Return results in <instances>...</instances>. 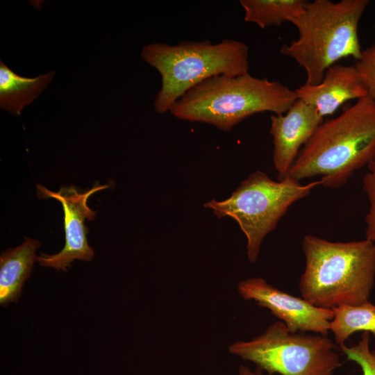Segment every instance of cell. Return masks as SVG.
<instances>
[{
  "mask_svg": "<svg viewBox=\"0 0 375 375\" xmlns=\"http://www.w3.org/2000/svg\"><path fill=\"white\" fill-rule=\"evenodd\" d=\"M295 90L278 81L220 75L195 85L170 108L175 117L213 125L228 131L258 112L285 113L297 100Z\"/></svg>",
  "mask_w": 375,
  "mask_h": 375,
  "instance_id": "cell-3",
  "label": "cell"
},
{
  "mask_svg": "<svg viewBox=\"0 0 375 375\" xmlns=\"http://www.w3.org/2000/svg\"><path fill=\"white\" fill-rule=\"evenodd\" d=\"M141 57L161 76V88L153 103L159 114L169 111L179 98L203 81L247 74L249 69L247 45L231 39L215 44L207 40L176 45L151 43L142 48Z\"/></svg>",
  "mask_w": 375,
  "mask_h": 375,
  "instance_id": "cell-5",
  "label": "cell"
},
{
  "mask_svg": "<svg viewBox=\"0 0 375 375\" xmlns=\"http://www.w3.org/2000/svg\"><path fill=\"white\" fill-rule=\"evenodd\" d=\"M270 119L273 161L278 180H282L324 118L315 108L297 99L285 113L273 114Z\"/></svg>",
  "mask_w": 375,
  "mask_h": 375,
  "instance_id": "cell-10",
  "label": "cell"
},
{
  "mask_svg": "<svg viewBox=\"0 0 375 375\" xmlns=\"http://www.w3.org/2000/svg\"><path fill=\"white\" fill-rule=\"evenodd\" d=\"M369 3V0L308 2L292 23L297 39L280 49L305 69V83L318 84L326 70L344 58H360L358 26Z\"/></svg>",
  "mask_w": 375,
  "mask_h": 375,
  "instance_id": "cell-4",
  "label": "cell"
},
{
  "mask_svg": "<svg viewBox=\"0 0 375 375\" xmlns=\"http://www.w3.org/2000/svg\"><path fill=\"white\" fill-rule=\"evenodd\" d=\"M238 291L245 300L268 309L293 333L312 332L327 335L333 317L331 309L314 306L302 297L279 290L260 277L239 283Z\"/></svg>",
  "mask_w": 375,
  "mask_h": 375,
  "instance_id": "cell-9",
  "label": "cell"
},
{
  "mask_svg": "<svg viewBox=\"0 0 375 375\" xmlns=\"http://www.w3.org/2000/svg\"><path fill=\"white\" fill-rule=\"evenodd\" d=\"M369 342L370 334L364 332L358 343L349 347L344 344L339 347L347 360L360 366L362 375H375V350L370 349Z\"/></svg>",
  "mask_w": 375,
  "mask_h": 375,
  "instance_id": "cell-16",
  "label": "cell"
},
{
  "mask_svg": "<svg viewBox=\"0 0 375 375\" xmlns=\"http://www.w3.org/2000/svg\"><path fill=\"white\" fill-rule=\"evenodd\" d=\"M238 375H265V374L258 368L251 370L246 366L240 365L238 369Z\"/></svg>",
  "mask_w": 375,
  "mask_h": 375,
  "instance_id": "cell-19",
  "label": "cell"
},
{
  "mask_svg": "<svg viewBox=\"0 0 375 375\" xmlns=\"http://www.w3.org/2000/svg\"><path fill=\"white\" fill-rule=\"evenodd\" d=\"M40 242L26 238L19 246L3 252L0 257V303L6 306L16 302L23 285L29 277L34 262L35 251Z\"/></svg>",
  "mask_w": 375,
  "mask_h": 375,
  "instance_id": "cell-12",
  "label": "cell"
},
{
  "mask_svg": "<svg viewBox=\"0 0 375 375\" xmlns=\"http://www.w3.org/2000/svg\"><path fill=\"white\" fill-rule=\"evenodd\" d=\"M319 185V180L305 185L290 176L274 181L258 170L242 181L226 199H212L203 206L218 218L230 217L238 223L247 238L248 259L255 262L264 238L289 208Z\"/></svg>",
  "mask_w": 375,
  "mask_h": 375,
  "instance_id": "cell-6",
  "label": "cell"
},
{
  "mask_svg": "<svg viewBox=\"0 0 375 375\" xmlns=\"http://www.w3.org/2000/svg\"><path fill=\"white\" fill-rule=\"evenodd\" d=\"M354 66L367 96L375 102V44L362 51L361 56Z\"/></svg>",
  "mask_w": 375,
  "mask_h": 375,
  "instance_id": "cell-18",
  "label": "cell"
},
{
  "mask_svg": "<svg viewBox=\"0 0 375 375\" xmlns=\"http://www.w3.org/2000/svg\"><path fill=\"white\" fill-rule=\"evenodd\" d=\"M338 345L327 335L291 333L281 321L249 341H237L228 351L269 375H334L341 366Z\"/></svg>",
  "mask_w": 375,
  "mask_h": 375,
  "instance_id": "cell-7",
  "label": "cell"
},
{
  "mask_svg": "<svg viewBox=\"0 0 375 375\" xmlns=\"http://www.w3.org/2000/svg\"><path fill=\"white\" fill-rule=\"evenodd\" d=\"M367 166L368 170L362 178V188L369 201L365 219V238L375 243V153Z\"/></svg>",
  "mask_w": 375,
  "mask_h": 375,
  "instance_id": "cell-17",
  "label": "cell"
},
{
  "mask_svg": "<svg viewBox=\"0 0 375 375\" xmlns=\"http://www.w3.org/2000/svg\"><path fill=\"white\" fill-rule=\"evenodd\" d=\"M56 71L34 78L24 77L15 73L0 60V108L14 115L35 100L47 88Z\"/></svg>",
  "mask_w": 375,
  "mask_h": 375,
  "instance_id": "cell-13",
  "label": "cell"
},
{
  "mask_svg": "<svg viewBox=\"0 0 375 375\" xmlns=\"http://www.w3.org/2000/svg\"><path fill=\"white\" fill-rule=\"evenodd\" d=\"M305 268L299 278L301 297L333 309L369 301L375 280V243L367 239L331 242L312 235L301 242Z\"/></svg>",
  "mask_w": 375,
  "mask_h": 375,
  "instance_id": "cell-2",
  "label": "cell"
},
{
  "mask_svg": "<svg viewBox=\"0 0 375 375\" xmlns=\"http://www.w3.org/2000/svg\"><path fill=\"white\" fill-rule=\"evenodd\" d=\"M306 0H241L244 21L261 28L292 22L305 9Z\"/></svg>",
  "mask_w": 375,
  "mask_h": 375,
  "instance_id": "cell-14",
  "label": "cell"
},
{
  "mask_svg": "<svg viewBox=\"0 0 375 375\" xmlns=\"http://www.w3.org/2000/svg\"><path fill=\"white\" fill-rule=\"evenodd\" d=\"M295 92L298 99L315 108L323 118L333 114L348 101L367 96L355 66L340 64L328 67L318 84L305 83Z\"/></svg>",
  "mask_w": 375,
  "mask_h": 375,
  "instance_id": "cell-11",
  "label": "cell"
},
{
  "mask_svg": "<svg viewBox=\"0 0 375 375\" xmlns=\"http://www.w3.org/2000/svg\"><path fill=\"white\" fill-rule=\"evenodd\" d=\"M374 28H375V24H374Z\"/></svg>",
  "mask_w": 375,
  "mask_h": 375,
  "instance_id": "cell-20",
  "label": "cell"
},
{
  "mask_svg": "<svg viewBox=\"0 0 375 375\" xmlns=\"http://www.w3.org/2000/svg\"><path fill=\"white\" fill-rule=\"evenodd\" d=\"M333 317L330 323V331L334 335L338 347L357 332H367L375 338V304L369 301L363 303L343 305L331 309Z\"/></svg>",
  "mask_w": 375,
  "mask_h": 375,
  "instance_id": "cell-15",
  "label": "cell"
},
{
  "mask_svg": "<svg viewBox=\"0 0 375 375\" xmlns=\"http://www.w3.org/2000/svg\"><path fill=\"white\" fill-rule=\"evenodd\" d=\"M374 153L375 102L366 96L319 126L288 176L299 181L319 176L323 187L339 188Z\"/></svg>",
  "mask_w": 375,
  "mask_h": 375,
  "instance_id": "cell-1",
  "label": "cell"
},
{
  "mask_svg": "<svg viewBox=\"0 0 375 375\" xmlns=\"http://www.w3.org/2000/svg\"><path fill=\"white\" fill-rule=\"evenodd\" d=\"M109 188L108 185H96L84 192L74 186L61 188L52 192L37 184L38 195L42 199L53 198L60 202L64 212L65 244L58 253H42L37 261L43 267L67 271L74 260L90 261L94 256L93 249L88 244L85 220H92L97 214L88 206L89 197L94 193Z\"/></svg>",
  "mask_w": 375,
  "mask_h": 375,
  "instance_id": "cell-8",
  "label": "cell"
}]
</instances>
